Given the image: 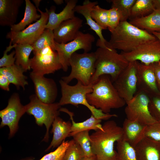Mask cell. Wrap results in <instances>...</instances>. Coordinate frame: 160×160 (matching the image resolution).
I'll return each instance as SVG.
<instances>
[{"instance_id": "obj_1", "label": "cell", "mask_w": 160, "mask_h": 160, "mask_svg": "<svg viewBox=\"0 0 160 160\" xmlns=\"http://www.w3.org/2000/svg\"><path fill=\"white\" fill-rule=\"evenodd\" d=\"M90 138L92 151L97 160H115L117 151L115 143L123 140L121 127L114 120H108L102 125V129L92 133Z\"/></svg>"}, {"instance_id": "obj_2", "label": "cell", "mask_w": 160, "mask_h": 160, "mask_svg": "<svg viewBox=\"0 0 160 160\" xmlns=\"http://www.w3.org/2000/svg\"><path fill=\"white\" fill-rule=\"evenodd\" d=\"M111 33L108 45L124 52H131L157 39L152 33L137 27L127 21L120 22Z\"/></svg>"}, {"instance_id": "obj_3", "label": "cell", "mask_w": 160, "mask_h": 160, "mask_svg": "<svg viewBox=\"0 0 160 160\" xmlns=\"http://www.w3.org/2000/svg\"><path fill=\"white\" fill-rule=\"evenodd\" d=\"M89 103L103 113L123 107L126 101L119 95L109 75L100 76L92 86V91L87 95Z\"/></svg>"}, {"instance_id": "obj_4", "label": "cell", "mask_w": 160, "mask_h": 160, "mask_svg": "<svg viewBox=\"0 0 160 160\" xmlns=\"http://www.w3.org/2000/svg\"><path fill=\"white\" fill-rule=\"evenodd\" d=\"M95 53V70L90 80L91 85L103 75L109 76L113 83L129 62L122 54L118 53L116 49L109 46L108 41L105 46L99 47Z\"/></svg>"}, {"instance_id": "obj_5", "label": "cell", "mask_w": 160, "mask_h": 160, "mask_svg": "<svg viewBox=\"0 0 160 160\" xmlns=\"http://www.w3.org/2000/svg\"><path fill=\"white\" fill-rule=\"evenodd\" d=\"M61 87L62 97L59 101L61 105L71 104L77 106L82 105L86 107L95 117L101 120H107L112 117H116V114L105 113L101 110L91 105L88 102L87 95L92 91V85L85 86L77 81L75 85L71 86L62 79L59 81Z\"/></svg>"}, {"instance_id": "obj_6", "label": "cell", "mask_w": 160, "mask_h": 160, "mask_svg": "<svg viewBox=\"0 0 160 160\" xmlns=\"http://www.w3.org/2000/svg\"><path fill=\"white\" fill-rule=\"evenodd\" d=\"M96 59L95 52L74 53L69 61L71 72L68 76L62 77V79L68 84L75 79L84 85H89L95 72Z\"/></svg>"}, {"instance_id": "obj_7", "label": "cell", "mask_w": 160, "mask_h": 160, "mask_svg": "<svg viewBox=\"0 0 160 160\" xmlns=\"http://www.w3.org/2000/svg\"><path fill=\"white\" fill-rule=\"evenodd\" d=\"M29 99V103L25 105L26 113L34 116L38 126H41L44 124L45 126L46 132L43 140L47 142L50 127L55 119L59 115L61 106L59 103H43L39 100L35 94L30 96Z\"/></svg>"}, {"instance_id": "obj_8", "label": "cell", "mask_w": 160, "mask_h": 160, "mask_svg": "<svg viewBox=\"0 0 160 160\" xmlns=\"http://www.w3.org/2000/svg\"><path fill=\"white\" fill-rule=\"evenodd\" d=\"M95 39L92 34L79 31L76 37L68 43L60 44L55 41V50L64 71H66L70 66L69 61L72 55L79 49H83L84 52H88L92 49Z\"/></svg>"}, {"instance_id": "obj_9", "label": "cell", "mask_w": 160, "mask_h": 160, "mask_svg": "<svg viewBox=\"0 0 160 160\" xmlns=\"http://www.w3.org/2000/svg\"><path fill=\"white\" fill-rule=\"evenodd\" d=\"M149 96L147 94L143 91H137L133 97L126 103L124 111L126 118L144 125L156 121L149 110Z\"/></svg>"}, {"instance_id": "obj_10", "label": "cell", "mask_w": 160, "mask_h": 160, "mask_svg": "<svg viewBox=\"0 0 160 160\" xmlns=\"http://www.w3.org/2000/svg\"><path fill=\"white\" fill-rule=\"evenodd\" d=\"M34 54L31 58V72L39 76L53 73L62 68L59 55L57 51L50 47H47Z\"/></svg>"}, {"instance_id": "obj_11", "label": "cell", "mask_w": 160, "mask_h": 160, "mask_svg": "<svg viewBox=\"0 0 160 160\" xmlns=\"http://www.w3.org/2000/svg\"><path fill=\"white\" fill-rule=\"evenodd\" d=\"M138 63L137 61L130 62L113 83L119 95L126 103L133 97L137 91Z\"/></svg>"}, {"instance_id": "obj_12", "label": "cell", "mask_w": 160, "mask_h": 160, "mask_svg": "<svg viewBox=\"0 0 160 160\" xmlns=\"http://www.w3.org/2000/svg\"><path fill=\"white\" fill-rule=\"evenodd\" d=\"M25 113V105L21 104L18 94H13L9 99L7 107L0 111V128L8 127L9 137H12L17 131L20 119Z\"/></svg>"}, {"instance_id": "obj_13", "label": "cell", "mask_w": 160, "mask_h": 160, "mask_svg": "<svg viewBox=\"0 0 160 160\" xmlns=\"http://www.w3.org/2000/svg\"><path fill=\"white\" fill-rule=\"evenodd\" d=\"M37 9L40 13L41 17L36 22L30 25L21 31L17 32L10 31L8 33L6 37L10 39L13 44H23L32 45L46 29L45 27L48 20V15L46 12L42 11L39 8Z\"/></svg>"}, {"instance_id": "obj_14", "label": "cell", "mask_w": 160, "mask_h": 160, "mask_svg": "<svg viewBox=\"0 0 160 160\" xmlns=\"http://www.w3.org/2000/svg\"><path fill=\"white\" fill-rule=\"evenodd\" d=\"M129 62L140 61L149 65L160 61V41L157 38L129 52L121 53Z\"/></svg>"}, {"instance_id": "obj_15", "label": "cell", "mask_w": 160, "mask_h": 160, "mask_svg": "<svg viewBox=\"0 0 160 160\" xmlns=\"http://www.w3.org/2000/svg\"><path fill=\"white\" fill-rule=\"evenodd\" d=\"M29 76L34 84L35 95L38 99L45 103H54L57 93L55 81L44 76L37 75L31 72Z\"/></svg>"}, {"instance_id": "obj_16", "label": "cell", "mask_w": 160, "mask_h": 160, "mask_svg": "<svg viewBox=\"0 0 160 160\" xmlns=\"http://www.w3.org/2000/svg\"><path fill=\"white\" fill-rule=\"evenodd\" d=\"M137 73V91L143 92L149 96L160 95L157 85L153 63L145 65L138 61Z\"/></svg>"}, {"instance_id": "obj_17", "label": "cell", "mask_w": 160, "mask_h": 160, "mask_svg": "<svg viewBox=\"0 0 160 160\" xmlns=\"http://www.w3.org/2000/svg\"><path fill=\"white\" fill-rule=\"evenodd\" d=\"M83 20L75 16L65 21L53 30L55 42L65 44L73 40L82 26Z\"/></svg>"}, {"instance_id": "obj_18", "label": "cell", "mask_w": 160, "mask_h": 160, "mask_svg": "<svg viewBox=\"0 0 160 160\" xmlns=\"http://www.w3.org/2000/svg\"><path fill=\"white\" fill-rule=\"evenodd\" d=\"M77 2V0H67L65 7L58 13H55L56 7L54 6H52L49 9L46 8L49 19L45 28L53 30L62 22L75 17L74 9Z\"/></svg>"}, {"instance_id": "obj_19", "label": "cell", "mask_w": 160, "mask_h": 160, "mask_svg": "<svg viewBox=\"0 0 160 160\" xmlns=\"http://www.w3.org/2000/svg\"><path fill=\"white\" fill-rule=\"evenodd\" d=\"M97 1H91L89 0L84 1L82 5H76L74 9L75 12L82 15L85 18L87 24L91 29L94 31L99 37L96 43L97 46H105L107 41L105 39L102 33L103 28L99 26L92 18L91 11L93 7L97 5Z\"/></svg>"}, {"instance_id": "obj_20", "label": "cell", "mask_w": 160, "mask_h": 160, "mask_svg": "<svg viewBox=\"0 0 160 160\" xmlns=\"http://www.w3.org/2000/svg\"><path fill=\"white\" fill-rule=\"evenodd\" d=\"M137 160H160V142L144 137L134 147Z\"/></svg>"}, {"instance_id": "obj_21", "label": "cell", "mask_w": 160, "mask_h": 160, "mask_svg": "<svg viewBox=\"0 0 160 160\" xmlns=\"http://www.w3.org/2000/svg\"><path fill=\"white\" fill-rule=\"evenodd\" d=\"M23 0H0V25L11 26L16 22Z\"/></svg>"}, {"instance_id": "obj_22", "label": "cell", "mask_w": 160, "mask_h": 160, "mask_svg": "<svg viewBox=\"0 0 160 160\" xmlns=\"http://www.w3.org/2000/svg\"><path fill=\"white\" fill-rule=\"evenodd\" d=\"M146 126L126 118L122 127L123 131V140L134 148L144 137Z\"/></svg>"}, {"instance_id": "obj_23", "label": "cell", "mask_w": 160, "mask_h": 160, "mask_svg": "<svg viewBox=\"0 0 160 160\" xmlns=\"http://www.w3.org/2000/svg\"><path fill=\"white\" fill-rule=\"evenodd\" d=\"M51 132L53 134L52 140L45 151L58 147L68 137L71 132L72 123L69 121H65L59 117H57L52 124Z\"/></svg>"}, {"instance_id": "obj_24", "label": "cell", "mask_w": 160, "mask_h": 160, "mask_svg": "<svg viewBox=\"0 0 160 160\" xmlns=\"http://www.w3.org/2000/svg\"><path fill=\"white\" fill-rule=\"evenodd\" d=\"M129 22L137 27L151 33L160 32V10L155 9L148 16L130 20Z\"/></svg>"}, {"instance_id": "obj_25", "label": "cell", "mask_w": 160, "mask_h": 160, "mask_svg": "<svg viewBox=\"0 0 160 160\" xmlns=\"http://www.w3.org/2000/svg\"><path fill=\"white\" fill-rule=\"evenodd\" d=\"M60 111L67 113L69 116L71 121L72 126L69 137L79 132L86 130H94L95 131L102 129L101 120L96 118L92 114L90 117L81 122H76L73 119V113L65 108H60Z\"/></svg>"}, {"instance_id": "obj_26", "label": "cell", "mask_w": 160, "mask_h": 160, "mask_svg": "<svg viewBox=\"0 0 160 160\" xmlns=\"http://www.w3.org/2000/svg\"><path fill=\"white\" fill-rule=\"evenodd\" d=\"M25 72V70L21 66L15 64L9 67L0 68V74L4 75L10 83L15 85L17 89L21 87L24 89L25 86L28 84L27 77L23 74Z\"/></svg>"}, {"instance_id": "obj_27", "label": "cell", "mask_w": 160, "mask_h": 160, "mask_svg": "<svg viewBox=\"0 0 160 160\" xmlns=\"http://www.w3.org/2000/svg\"><path fill=\"white\" fill-rule=\"evenodd\" d=\"M25 8L24 17L17 24L10 26V31L17 32L25 29L26 26L33 22L37 21L41 17L38 14L35 6L29 0H25Z\"/></svg>"}, {"instance_id": "obj_28", "label": "cell", "mask_w": 160, "mask_h": 160, "mask_svg": "<svg viewBox=\"0 0 160 160\" xmlns=\"http://www.w3.org/2000/svg\"><path fill=\"white\" fill-rule=\"evenodd\" d=\"M15 64L21 66L26 71L29 70L31 68V60L30 55L33 49L32 45L29 44H15Z\"/></svg>"}, {"instance_id": "obj_29", "label": "cell", "mask_w": 160, "mask_h": 160, "mask_svg": "<svg viewBox=\"0 0 160 160\" xmlns=\"http://www.w3.org/2000/svg\"><path fill=\"white\" fill-rule=\"evenodd\" d=\"M155 9L152 0H136L132 7L129 20L148 16Z\"/></svg>"}, {"instance_id": "obj_30", "label": "cell", "mask_w": 160, "mask_h": 160, "mask_svg": "<svg viewBox=\"0 0 160 160\" xmlns=\"http://www.w3.org/2000/svg\"><path fill=\"white\" fill-rule=\"evenodd\" d=\"M32 46L33 49V54L47 47H50L55 50L53 30L45 29Z\"/></svg>"}, {"instance_id": "obj_31", "label": "cell", "mask_w": 160, "mask_h": 160, "mask_svg": "<svg viewBox=\"0 0 160 160\" xmlns=\"http://www.w3.org/2000/svg\"><path fill=\"white\" fill-rule=\"evenodd\" d=\"M115 160H137L134 148L122 140L117 142Z\"/></svg>"}, {"instance_id": "obj_32", "label": "cell", "mask_w": 160, "mask_h": 160, "mask_svg": "<svg viewBox=\"0 0 160 160\" xmlns=\"http://www.w3.org/2000/svg\"><path fill=\"white\" fill-rule=\"evenodd\" d=\"M136 0H111V7L116 8L120 16V22L129 19L132 7Z\"/></svg>"}, {"instance_id": "obj_33", "label": "cell", "mask_w": 160, "mask_h": 160, "mask_svg": "<svg viewBox=\"0 0 160 160\" xmlns=\"http://www.w3.org/2000/svg\"><path fill=\"white\" fill-rule=\"evenodd\" d=\"M89 130L78 132L72 135L73 139L81 147L84 156L94 155L92 149Z\"/></svg>"}, {"instance_id": "obj_34", "label": "cell", "mask_w": 160, "mask_h": 160, "mask_svg": "<svg viewBox=\"0 0 160 160\" xmlns=\"http://www.w3.org/2000/svg\"><path fill=\"white\" fill-rule=\"evenodd\" d=\"M109 9L101 8L96 5L92 8L91 14L93 20L103 29L107 28L109 16Z\"/></svg>"}, {"instance_id": "obj_35", "label": "cell", "mask_w": 160, "mask_h": 160, "mask_svg": "<svg viewBox=\"0 0 160 160\" xmlns=\"http://www.w3.org/2000/svg\"><path fill=\"white\" fill-rule=\"evenodd\" d=\"M84 156L80 145L72 139L69 141L63 160H81Z\"/></svg>"}, {"instance_id": "obj_36", "label": "cell", "mask_w": 160, "mask_h": 160, "mask_svg": "<svg viewBox=\"0 0 160 160\" xmlns=\"http://www.w3.org/2000/svg\"><path fill=\"white\" fill-rule=\"evenodd\" d=\"M69 145V141L64 140L54 151L44 156L39 160H63Z\"/></svg>"}, {"instance_id": "obj_37", "label": "cell", "mask_w": 160, "mask_h": 160, "mask_svg": "<svg viewBox=\"0 0 160 160\" xmlns=\"http://www.w3.org/2000/svg\"><path fill=\"white\" fill-rule=\"evenodd\" d=\"M148 109L151 116L157 121H160V95L149 96Z\"/></svg>"}, {"instance_id": "obj_38", "label": "cell", "mask_w": 160, "mask_h": 160, "mask_svg": "<svg viewBox=\"0 0 160 160\" xmlns=\"http://www.w3.org/2000/svg\"><path fill=\"white\" fill-rule=\"evenodd\" d=\"M12 42L10 41L9 45L4 52L3 56L0 59V68L9 67L15 64V56L14 57L15 54V51L7 54V53L14 47V45H12Z\"/></svg>"}, {"instance_id": "obj_39", "label": "cell", "mask_w": 160, "mask_h": 160, "mask_svg": "<svg viewBox=\"0 0 160 160\" xmlns=\"http://www.w3.org/2000/svg\"><path fill=\"white\" fill-rule=\"evenodd\" d=\"M145 137L160 142V121H157L146 125L145 131Z\"/></svg>"}, {"instance_id": "obj_40", "label": "cell", "mask_w": 160, "mask_h": 160, "mask_svg": "<svg viewBox=\"0 0 160 160\" xmlns=\"http://www.w3.org/2000/svg\"><path fill=\"white\" fill-rule=\"evenodd\" d=\"M109 11L107 28L111 33L118 26L120 22V16L117 9L115 8L111 7Z\"/></svg>"}, {"instance_id": "obj_41", "label": "cell", "mask_w": 160, "mask_h": 160, "mask_svg": "<svg viewBox=\"0 0 160 160\" xmlns=\"http://www.w3.org/2000/svg\"><path fill=\"white\" fill-rule=\"evenodd\" d=\"M156 83L160 92V61L153 63Z\"/></svg>"}, {"instance_id": "obj_42", "label": "cell", "mask_w": 160, "mask_h": 160, "mask_svg": "<svg viewBox=\"0 0 160 160\" xmlns=\"http://www.w3.org/2000/svg\"><path fill=\"white\" fill-rule=\"evenodd\" d=\"M10 82L4 75L0 74V87L2 89L9 91Z\"/></svg>"}, {"instance_id": "obj_43", "label": "cell", "mask_w": 160, "mask_h": 160, "mask_svg": "<svg viewBox=\"0 0 160 160\" xmlns=\"http://www.w3.org/2000/svg\"><path fill=\"white\" fill-rule=\"evenodd\" d=\"M81 160H97V158L96 156L94 154L89 156H84Z\"/></svg>"}, {"instance_id": "obj_44", "label": "cell", "mask_w": 160, "mask_h": 160, "mask_svg": "<svg viewBox=\"0 0 160 160\" xmlns=\"http://www.w3.org/2000/svg\"><path fill=\"white\" fill-rule=\"evenodd\" d=\"M155 9L160 10V0H152Z\"/></svg>"}, {"instance_id": "obj_45", "label": "cell", "mask_w": 160, "mask_h": 160, "mask_svg": "<svg viewBox=\"0 0 160 160\" xmlns=\"http://www.w3.org/2000/svg\"><path fill=\"white\" fill-rule=\"evenodd\" d=\"M32 1L35 4V7L37 9L39 8V4L40 2L41 1V0H33Z\"/></svg>"}, {"instance_id": "obj_46", "label": "cell", "mask_w": 160, "mask_h": 160, "mask_svg": "<svg viewBox=\"0 0 160 160\" xmlns=\"http://www.w3.org/2000/svg\"><path fill=\"white\" fill-rule=\"evenodd\" d=\"M151 33L160 41V32H152Z\"/></svg>"}, {"instance_id": "obj_47", "label": "cell", "mask_w": 160, "mask_h": 160, "mask_svg": "<svg viewBox=\"0 0 160 160\" xmlns=\"http://www.w3.org/2000/svg\"><path fill=\"white\" fill-rule=\"evenodd\" d=\"M53 1L57 5H60L63 3V0H54Z\"/></svg>"}, {"instance_id": "obj_48", "label": "cell", "mask_w": 160, "mask_h": 160, "mask_svg": "<svg viewBox=\"0 0 160 160\" xmlns=\"http://www.w3.org/2000/svg\"><path fill=\"white\" fill-rule=\"evenodd\" d=\"M20 160H34L33 159L31 158H28L24 159H22Z\"/></svg>"}]
</instances>
